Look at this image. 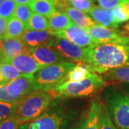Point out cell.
I'll return each instance as SVG.
<instances>
[{"instance_id": "6da1fadb", "label": "cell", "mask_w": 129, "mask_h": 129, "mask_svg": "<svg viewBox=\"0 0 129 129\" xmlns=\"http://www.w3.org/2000/svg\"><path fill=\"white\" fill-rule=\"evenodd\" d=\"M85 54L83 64L94 73L103 74L109 70L129 66V35L111 42L95 44L85 48Z\"/></svg>"}, {"instance_id": "7a4b0ae2", "label": "cell", "mask_w": 129, "mask_h": 129, "mask_svg": "<svg viewBox=\"0 0 129 129\" xmlns=\"http://www.w3.org/2000/svg\"><path fill=\"white\" fill-rule=\"evenodd\" d=\"M82 116L79 117L78 109L64 99L56 98L43 114L18 129H70Z\"/></svg>"}, {"instance_id": "3957f363", "label": "cell", "mask_w": 129, "mask_h": 129, "mask_svg": "<svg viewBox=\"0 0 129 129\" xmlns=\"http://www.w3.org/2000/svg\"><path fill=\"white\" fill-rule=\"evenodd\" d=\"M55 95L51 90H36L17 103L15 115L19 126L36 119L50 108Z\"/></svg>"}, {"instance_id": "277c9868", "label": "cell", "mask_w": 129, "mask_h": 129, "mask_svg": "<svg viewBox=\"0 0 129 129\" xmlns=\"http://www.w3.org/2000/svg\"><path fill=\"white\" fill-rule=\"evenodd\" d=\"M107 111L118 129H129V85H120L105 92Z\"/></svg>"}, {"instance_id": "5b68a950", "label": "cell", "mask_w": 129, "mask_h": 129, "mask_svg": "<svg viewBox=\"0 0 129 129\" xmlns=\"http://www.w3.org/2000/svg\"><path fill=\"white\" fill-rule=\"evenodd\" d=\"M106 85V82L102 77L90 72L88 77L81 81H66L50 90L57 98H77L92 95Z\"/></svg>"}, {"instance_id": "8992f818", "label": "cell", "mask_w": 129, "mask_h": 129, "mask_svg": "<svg viewBox=\"0 0 129 129\" xmlns=\"http://www.w3.org/2000/svg\"><path fill=\"white\" fill-rule=\"evenodd\" d=\"M77 64L68 61L46 66L34 75V80L38 90H50L64 83L70 70Z\"/></svg>"}, {"instance_id": "52a82bcc", "label": "cell", "mask_w": 129, "mask_h": 129, "mask_svg": "<svg viewBox=\"0 0 129 129\" xmlns=\"http://www.w3.org/2000/svg\"><path fill=\"white\" fill-rule=\"evenodd\" d=\"M38 90L33 75H22L0 86V101L17 103L24 97Z\"/></svg>"}, {"instance_id": "ba28073f", "label": "cell", "mask_w": 129, "mask_h": 129, "mask_svg": "<svg viewBox=\"0 0 129 129\" xmlns=\"http://www.w3.org/2000/svg\"><path fill=\"white\" fill-rule=\"evenodd\" d=\"M50 47L57 50L62 55L70 62L84 64L85 62V48L79 46L66 39L55 37Z\"/></svg>"}, {"instance_id": "9c48e42d", "label": "cell", "mask_w": 129, "mask_h": 129, "mask_svg": "<svg viewBox=\"0 0 129 129\" xmlns=\"http://www.w3.org/2000/svg\"><path fill=\"white\" fill-rule=\"evenodd\" d=\"M51 32L55 37L66 39L84 48H87L95 44L89 35L86 29L80 27L75 24L65 29Z\"/></svg>"}, {"instance_id": "30bf717a", "label": "cell", "mask_w": 129, "mask_h": 129, "mask_svg": "<svg viewBox=\"0 0 129 129\" xmlns=\"http://www.w3.org/2000/svg\"><path fill=\"white\" fill-rule=\"evenodd\" d=\"M29 52L40 64L44 66L68 62L60 52L50 46L29 47Z\"/></svg>"}, {"instance_id": "8fae6325", "label": "cell", "mask_w": 129, "mask_h": 129, "mask_svg": "<svg viewBox=\"0 0 129 129\" xmlns=\"http://www.w3.org/2000/svg\"><path fill=\"white\" fill-rule=\"evenodd\" d=\"M7 62L13 64L22 75H33L40 70L46 67L40 64L29 50L19 54Z\"/></svg>"}, {"instance_id": "7c38bea8", "label": "cell", "mask_w": 129, "mask_h": 129, "mask_svg": "<svg viewBox=\"0 0 129 129\" xmlns=\"http://www.w3.org/2000/svg\"><path fill=\"white\" fill-rule=\"evenodd\" d=\"M87 31L95 44L111 42L127 34V32L120 31L115 28L108 27L99 24H95L88 28Z\"/></svg>"}, {"instance_id": "4fadbf2b", "label": "cell", "mask_w": 129, "mask_h": 129, "mask_svg": "<svg viewBox=\"0 0 129 129\" xmlns=\"http://www.w3.org/2000/svg\"><path fill=\"white\" fill-rule=\"evenodd\" d=\"M29 50L20 38H4L0 40V62H8L19 54Z\"/></svg>"}, {"instance_id": "5bb4252c", "label": "cell", "mask_w": 129, "mask_h": 129, "mask_svg": "<svg viewBox=\"0 0 129 129\" xmlns=\"http://www.w3.org/2000/svg\"><path fill=\"white\" fill-rule=\"evenodd\" d=\"M55 36L52 35L50 30L37 31L28 30L20 37L24 43L29 47L37 46H50Z\"/></svg>"}, {"instance_id": "9a60e30c", "label": "cell", "mask_w": 129, "mask_h": 129, "mask_svg": "<svg viewBox=\"0 0 129 129\" xmlns=\"http://www.w3.org/2000/svg\"><path fill=\"white\" fill-rule=\"evenodd\" d=\"M89 14L90 17L99 24L115 29H117L119 26L115 22L113 9H104L101 7L95 6L90 10Z\"/></svg>"}, {"instance_id": "2e32d148", "label": "cell", "mask_w": 129, "mask_h": 129, "mask_svg": "<svg viewBox=\"0 0 129 129\" xmlns=\"http://www.w3.org/2000/svg\"><path fill=\"white\" fill-rule=\"evenodd\" d=\"M62 12L68 14L73 21V22L80 27L87 29L88 28L96 24V22L90 17L88 16L85 12L75 9L70 5L66 6Z\"/></svg>"}, {"instance_id": "e0dca14e", "label": "cell", "mask_w": 129, "mask_h": 129, "mask_svg": "<svg viewBox=\"0 0 129 129\" xmlns=\"http://www.w3.org/2000/svg\"><path fill=\"white\" fill-rule=\"evenodd\" d=\"M102 101L99 98L93 99L86 113V120L84 129H98L99 118Z\"/></svg>"}, {"instance_id": "ac0fdd59", "label": "cell", "mask_w": 129, "mask_h": 129, "mask_svg": "<svg viewBox=\"0 0 129 129\" xmlns=\"http://www.w3.org/2000/svg\"><path fill=\"white\" fill-rule=\"evenodd\" d=\"M51 31H59L65 29L73 24L69 16L63 12L56 11L48 17Z\"/></svg>"}, {"instance_id": "d6986e66", "label": "cell", "mask_w": 129, "mask_h": 129, "mask_svg": "<svg viewBox=\"0 0 129 129\" xmlns=\"http://www.w3.org/2000/svg\"><path fill=\"white\" fill-rule=\"evenodd\" d=\"M29 7L33 12L43 15L47 18L57 11L55 0H32Z\"/></svg>"}, {"instance_id": "ffe728a7", "label": "cell", "mask_w": 129, "mask_h": 129, "mask_svg": "<svg viewBox=\"0 0 129 129\" xmlns=\"http://www.w3.org/2000/svg\"><path fill=\"white\" fill-rule=\"evenodd\" d=\"M26 30V24L13 17L9 19L5 38H20Z\"/></svg>"}, {"instance_id": "44dd1931", "label": "cell", "mask_w": 129, "mask_h": 129, "mask_svg": "<svg viewBox=\"0 0 129 129\" xmlns=\"http://www.w3.org/2000/svg\"><path fill=\"white\" fill-rule=\"evenodd\" d=\"M102 75H105L106 78L111 81L129 83V66L109 70Z\"/></svg>"}, {"instance_id": "7402d4cb", "label": "cell", "mask_w": 129, "mask_h": 129, "mask_svg": "<svg viewBox=\"0 0 129 129\" xmlns=\"http://www.w3.org/2000/svg\"><path fill=\"white\" fill-rule=\"evenodd\" d=\"M26 27L28 30L44 31L50 29L48 19L43 15L35 12H33L29 21L26 24Z\"/></svg>"}, {"instance_id": "603a6c76", "label": "cell", "mask_w": 129, "mask_h": 129, "mask_svg": "<svg viewBox=\"0 0 129 129\" xmlns=\"http://www.w3.org/2000/svg\"><path fill=\"white\" fill-rule=\"evenodd\" d=\"M0 75L7 83L18 78L22 75L13 64L7 62H0Z\"/></svg>"}, {"instance_id": "cb8c5ba5", "label": "cell", "mask_w": 129, "mask_h": 129, "mask_svg": "<svg viewBox=\"0 0 129 129\" xmlns=\"http://www.w3.org/2000/svg\"><path fill=\"white\" fill-rule=\"evenodd\" d=\"M89 73H90L89 70L85 64H77L73 69L70 71L66 81H70V82L81 81L88 77Z\"/></svg>"}, {"instance_id": "d4e9b609", "label": "cell", "mask_w": 129, "mask_h": 129, "mask_svg": "<svg viewBox=\"0 0 129 129\" xmlns=\"http://www.w3.org/2000/svg\"><path fill=\"white\" fill-rule=\"evenodd\" d=\"M98 129H118L107 111L106 104L102 102L100 118H99V127Z\"/></svg>"}, {"instance_id": "484cf974", "label": "cell", "mask_w": 129, "mask_h": 129, "mask_svg": "<svg viewBox=\"0 0 129 129\" xmlns=\"http://www.w3.org/2000/svg\"><path fill=\"white\" fill-rule=\"evenodd\" d=\"M32 14L33 12L29 5H17L14 17L22 22L24 24H27L31 18Z\"/></svg>"}, {"instance_id": "4316f807", "label": "cell", "mask_w": 129, "mask_h": 129, "mask_svg": "<svg viewBox=\"0 0 129 129\" xmlns=\"http://www.w3.org/2000/svg\"><path fill=\"white\" fill-rule=\"evenodd\" d=\"M17 4L14 0H5L0 5V17L10 19L14 17Z\"/></svg>"}, {"instance_id": "83f0119b", "label": "cell", "mask_w": 129, "mask_h": 129, "mask_svg": "<svg viewBox=\"0 0 129 129\" xmlns=\"http://www.w3.org/2000/svg\"><path fill=\"white\" fill-rule=\"evenodd\" d=\"M17 103H10L0 101V120L14 115L17 109Z\"/></svg>"}, {"instance_id": "f1b7e54d", "label": "cell", "mask_w": 129, "mask_h": 129, "mask_svg": "<svg viewBox=\"0 0 129 129\" xmlns=\"http://www.w3.org/2000/svg\"><path fill=\"white\" fill-rule=\"evenodd\" d=\"M70 6L79 9L85 13H89L95 7L92 0H76L73 2H69Z\"/></svg>"}, {"instance_id": "f546056e", "label": "cell", "mask_w": 129, "mask_h": 129, "mask_svg": "<svg viewBox=\"0 0 129 129\" xmlns=\"http://www.w3.org/2000/svg\"><path fill=\"white\" fill-rule=\"evenodd\" d=\"M19 127V125L14 115L0 120V129H18Z\"/></svg>"}, {"instance_id": "4dcf8cb0", "label": "cell", "mask_w": 129, "mask_h": 129, "mask_svg": "<svg viewBox=\"0 0 129 129\" xmlns=\"http://www.w3.org/2000/svg\"><path fill=\"white\" fill-rule=\"evenodd\" d=\"M113 13L115 22L118 25L129 19V17L125 13V12L121 7V5H118L113 9Z\"/></svg>"}, {"instance_id": "1f68e13d", "label": "cell", "mask_w": 129, "mask_h": 129, "mask_svg": "<svg viewBox=\"0 0 129 129\" xmlns=\"http://www.w3.org/2000/svg\"><path fill=\"white\" fill-rule=\"evenodd\" d=\"M97 2L101 7L107 9H113L117 6L129 2V0H97Z\"/></svg>"}, {"instance_id": "d6a6232c", "label": "cell", "mask_w": 129, "mask_h": 129, "mask_svg": "<svg viewBox=\"0 0 129 129\" xmlns=\"http://www.w3.org/2000/svg\"><path fill=\"white\" fill-rule=\"evenodd\" d=\"M8 22H9L8 19L0 17V40L5 38Z\"/></svg>"}, {"instance_id": "836d02e7", "label": "cell", "mask_w": 129, "mask_h": 129, "mask_svg": "<svg viewBox=\"0 0 129 129\" xmlns=\"http://www.w3.org/2000/svg\"><path fill=\"white\" fill-rule=\"evenodd\" d=\"M86 120V115H83L70 129H84Z\"/></svg>"}, {"instance_id": "e575fe53", "label": "cell", "mask_w": 129, "mask_h": 129, "mask_svg": "<svg viewBox=\"0 0 129 129\" xmlns=\"http://www.w3.org/2000/svg\"><path fill=\"white\" fill-rule=\"evenodd\" d=\"M15 3L17 5H29L31 4L32 0H14Z\"/></svg>"}, {"instance_id": "d590c367", "label": "cell", "mask_w": 129, "mask_h": 129, "mask_svg": "<svg viewBox=\"0 0 129 129\" xmlns=\"http://www.w3.org/2000/svg\"><path fill=\"white\" fill-rule=\"evenodd\" d=\"M121 7L123 10L125 12V13L129 17V2H126L123 4H121Z\"/></svg>"}, {"instance_id": "8d00e7d4", "label": "cell", "mask_w": 129, "mask_h": 129, "mask_svg": "<svg viewBox=\"0 0 129 129\" xmlns=\"http://www.w3.org/2000/svg\"><path fill=\"white\" fill-rule=\"evenodd\" d=\"M123 29L126 32L129 33V23H127L126 24H125L124 26H123Z\"/></svg>"}, {"instance_id": "74e56055", "label": "cell", "mask_w": 129, "mask_h": 129, "mask_svg": "<svg viewBox=\"0 0 129 129\" xmlns=\"http://www.w3.org/2000/svg\"><path fill=\"white\" fill-rule=\"evenodd\" d=\"M6 82H5V80H4V79L2 78V76L0 75V86L1 85H5V84H6Z\"/></svg>"}, {"instance_id": "f35d334b", "label": "cell", "mask_w": 129, "mask_h": 129, "mask_svg": "<svg viewBox=\"0 0 129 129\" xmlns=\"http://www.w3.org/2000/svg\"><path fill=\"white\" fill-rule=\"evenodd\" d=\"M66 1H68V2H73L76 1V0H66Z\"/></svg>"}, {"instance_id": "ab89813d", "label": "cell", "mask_w": 129, "mask_h": 129, "mask_svg": "<svg viewBox=\"0 0 129 129\" xmlns=\"http://www.w3.org/2000/svg\"><path fill=\"white\" fill-rule=\"evenodd\" d=\"M5 0H0V5H1V4H2V2H5Z\"/></svg>"}, {"instance_id": "60d3db41", "label": "cell", "mask_w": 129, "mask_h": 129, "mask_svg": "<svg viewBox=\"0 0 129 129\" xmlns=\"http://www.w3.org/2000/svg\"><path fill=\"white\" fill-rule=\"evenodd\" d=\"M92 1H94V0H92Z\"/></svg>"}]
</instances>
